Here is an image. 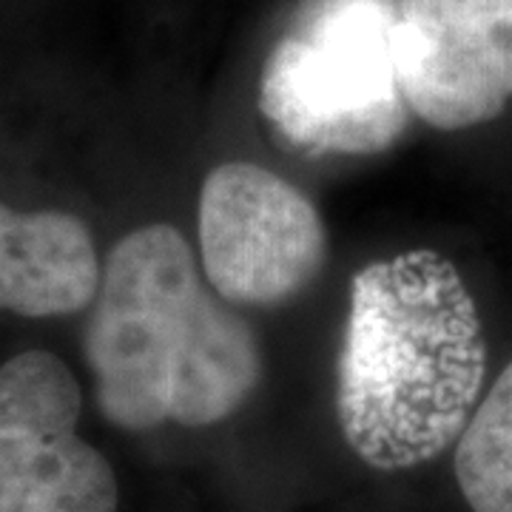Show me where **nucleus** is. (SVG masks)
<instances>
[{
    "mask_svg": "<svg viewBox=\"0 0 512 512\" xmlns=\"http://www.w3.org/2000/svg\"><path fill=\"white\" fill-rule=\"evenodd\" d=\"M83 350L100 413L128 433L220 424L262 379L254 328L205 288L191 245L163 222L109 251Z\"/></svg>",
    "mask_w": 512,
    "mask_h": 512,
    "instance_id": "nucleus-1",
    "label": "nucleus"
},
{
    "mask_svg": "<svg viewBox=\"0 0 512 512\" xmlns=\"http://www.w3.org/2000/svg\"><path fill=\"white\" fill-rule=\"evenodd\" d=\"M484 373L476 299L447 256L407 251L353 276L336 416L373 470H410L456 444Z\"/></svg>",
    "mask_w": 512,
    "mask_h": 512,
    "instance_id": "nucleus-2",
    "label": "nucleus"
},
{
    "mask_svg": "<svg viewBox=\"0 0 512 512\" xmlns=\"http://www.w3.org/2000/svg\"><path fill=\"white\" fill-rule=\"evenodd\" d=\"M399 0H308L259 77V109L311 157H367L407 128L393 32Z\"/></svg>",
    "mask_w": 512,
    "mask_h": 512,
    "instance_id": "nucleus-3",
    "label": "nucleus"
},
{
    "mask_svg": "<svg viewBox=\"0 0 512 512\" xmlns=\"http://www.w3.org/2000/svg\"><path fill=\"white\" fill-rule=\"evenodd\" d=\"M202 271L231 305H282L328 262V231L296 185L254 163L217 165L200 194Z\"/></svg>",
    "mask_w": 512,
    "mask_h": 512,
    "instance_id": "nucleus-4",
    "label": "nucleus"
},
{
    "mask_svg": "<svg viewBox=\"0 0 512 512\" xmlns=\"http://www.w3.org/2000/svg\"><path fill=\"white\" fill-rule=\"evenodd\" d=\"M80 410V384L55 353L0 365V512H117V476L80 439Z\"/></svg>",
    "mask_w": 512,
    "mask_h": 512,
    "instance_id": "nucleus-5",
    "label": "nucleus"
},
{
    "mask_svg": "<svg viewBox=\"0 0 512 512\" xmlns=\"http://www.w3.org/2000/svg\"><path fill=\"white\" fill-rule=\"evenodd\" d=\"M393 57L427 126L490 123L512 100V0H399Z\"/></svg>",
    "mask_w": 512,
    "mask_h": 512,
    "instance_id": "nucleus-6",
    "label": "nucleus"
},
{
    "mask_svg": "<svg viewBox=\"0 0 512 512\" xmlns=\"http://www.w3.org/2000/svg\"><path fill=\"white\" fill-rule=\"evenodd\" d=\"M86 222L66 211L20 214L0 202V311L46 319L80 313L100 291Z\"/></svg>",
    "mask_w": 512,
    "mask_h": 512,
    "instance_id": "nucleus-7",
    "label": "nucleus"
},
{
    "mask_svg": "<svg viewBox=\"0 0 512 512\" xmlns=\"http://www.w3.org/2000/svg\"><path fill=\"white\" fill-rule=\"evenodd\" d=\"M456 481L473 512H512V362L458 439Z\"/></svg>",
    "mask_w": 512,
    "mask_h": 512,
    "instance_id": "nucleus-8",
    "label": "nucleus"
}]
</instances>
